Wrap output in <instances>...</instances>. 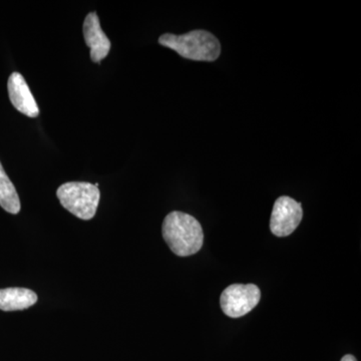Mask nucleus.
Listing matches in <instances>:
<instances>
[{
    "instance_id": "1a4fd4ad",
    "label": "nucleus",
    "mask_w": 361,
    "mask_h": 361,
    "mask_svg": "<svg viewBox=\"0 0 361 361\" xmlns=\"http://www.w3.org/2000/svg\"><path fill=\"white\" fill-rule=\"evenodd\" d=\"M0 206L6 212L13 215L20 212V197L13 182L2 167L1 163H0Z\"/></svg>"
},
{
    "instance_id": "39448f33",
    "label": "nucleus",
    "mask_w": 361,
    "mask_h": 361,
    "mask_svg": "<svg viewBox=\"0 0 361 361\" xmlns=\"http://www.w3.org/2000/svg\"><path fill=\"white\" fill-rule=\"evenodd\" d=\"M303 217L302 206L288 196L275 201L270 220V230L275 236L286 237L295 231Z\"/></svg>"
},
{
    "instance_id": "6e6552de",
    "label": "nucleus",
    "mask_w": 361,
    "mask_h": 361,
    "mask_svg": "<svg viewBox=\"0 0 361 361\" xmlns=\"http://www.w3.org/2000/svg\"><path fill=\"white\" fill-rule=\"evenodd\" d=\"M37 302V293L30 290V289H0V310H23L32 307Z\"/></svg>"
},
{
    "instance_id": "0eeeda50",
    "label": "nucleus",
    "mask_w": 361,
    "mask_h": 361,
    "mask_svg": "<svg viewBox=\"0 0 361 361\" xmlns=\"http://www.w3.org/2000/svg\"><path fill=\"white\" fill-rule=\"evenodd\" d=\"M85 42L90 47V56L94 63H99L108 56L111 49L110 39L103 32L96 13H90L84 23Z\"/></svg>"
},
{
    "instance_id": "7ed1b4c3",
    "label": "nucleus",
    "mask_w": 361,
    "mask_h": 361,
    "mask_svg": "<svg viewBox=\"0 0 361 361\" xmlns=\"http://www.w3.org/2000/svg\"><path fill=\"white\" fill-rule=\"evenodd\" d=\"M56 196L68 212L85 221L94 217L101 199L99 188L87 182L66 183L59 187Z\"/></svg>"
},
{
    "instance_id": "9d476101",
    "label": "nucleus",
    "mask_w": 361,
    "mask_h": 361,
    "mask_svg": "<svg viewBox=\"0 0 361 361\" xmlns=\"http://www.w3.org/2000/svg\"><path fill=\"white\" fill-rule=\"evenodd\" d=\"M341 361H357L353 355H348L342 357Z\"/></svg>"
},
{
    "instance_id": "20e7f679",
    "label": "nucleus",
    "mask_w": 361,
    "mask_h": 361,
    "mask_svg": "<svg viewBox=\"0 0 361 361\" xmlns=\"http://www.w3.org/2000/svg\"><path fill=\"white\" fill-rule=\"evenodd\" d=\"M261 291L254 284H233L222 292L220 305L223 312L231 318L246 315L257 306Z\"/></svg>"
},
{
    "instance_id": "f257e3e1",
    "label": "nucleus",
    "mask_w": 361,
    "mask_h": 361,
    "mask_svg": "<svg viewBox=\"0 0 361 361\" xmlns=\"http://www.w3.org/2000/svg\"><path fill=\"white\" fill-rule=\"evenodd\" d=\"M161 233L169 248L180 257L194 255L203 246V229L199 221L189 214L174 211L168 214Z\"/></svg>"
},
{
    "instance_id": "423d86ee",
    "label": "nucleus",
    "mask_w": 361,
    "mask_h": 361,
    "mask_svg": "<svg viewBox=\"0 0 361 361\" xmlns=\"http://www.w3.org/2000/svg\"><path fill=\"white\" fill-rule=\"evenodd\" d=\"M9 99L14 108L30 118L39 115V108L32 96V90L20 73H13L7 82Z\"/></svg>"
},
{
    "instance_id": "f03ea898",
    "label": "nucleus",
    "mask_w": 361,
    "mask_h": 361,
    "mask_svg": "<svg viewBox=\"0 0 361 361\" xmlns=\"http://www.w3.org/2000/svg\"><path fill=\"white\" fill-rule=\"evenodd\" d=\"M159 44L191 61H214L221 54V44L217 37L202 30H192L180 35L165 33L161 35Z\"/></svg>"
}]
</instances>
